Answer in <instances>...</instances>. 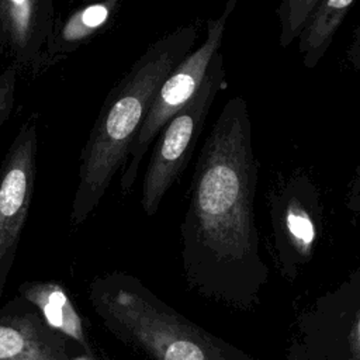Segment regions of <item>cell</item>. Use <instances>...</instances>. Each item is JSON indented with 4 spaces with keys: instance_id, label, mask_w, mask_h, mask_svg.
Returning a JSON list of instances; mask_svg holds the SVG:
<instances>
[{
    "instance_id": "obj_17",
    "label": "cell",
    "mask_w": 360,
    "mask_h": 360,
    "mask_svg": "<svg viewBox=\"0 0 360 360\" xmlns=\"http://www.w3.org/2000/svg\"><path fill=\"white\" fill-rule=\"evenodd\" d=\"M87 1H94V0H84V3H87Z\"/></svg>"
},
{
    "instance_id": "obj_18",
    "label": "cell",
    "mask_w": 360,
    "mask_h": 360,
    "mask_svg": "<svg viewBox=\"0 0 360 360\" xmlns=\"http://www.w3.org/2000/svg\"><path fill=\"white\" fill-rule=\"evenodd\" d=\"M77 360H79V359H77ZM80 360H83V359H80Z\"/></svg>"
},
{
    "instance_id": "obj_7",
    "label": "cell",
    "mask_w": 360,
    "mask_h": 360,
    "mask_svg": "<svg viewBox=\"0 0 360 360\" xmlns=\"http://www.w3.org/2000/svg\"><path fill=\"white\" fill-rule=\"evenodd\" d=\"M239 0H226L219 15L207 21V37L194 51L188 52L160 84L146 118L132 142L127 165L121 172V193L128 194L138 177L141 163L163 125L183 108L198 90L215 52L221 51L228 20Z\"/></svg>"
},
{
    "instance_id": "obj_12",
    "label": "cell",
    "mask_w": 360,
    "mask_h": 360,
    "mask_svg": "<svg viewBox=\"0 0 360 360\" xmlns=\"http://www.w3.org/2000/svg\"><path fill=\"white\" fill-rule=\"evenodd\" d=\"M20 292L39 311L51 329L75 340L87 353H91L80 314L75 309L69 295L59 284L52 281L27 283L20 288Z\"/></svg>"
},
{
    "instance_id": "obj_3",
    "label": "cell",
    "mask_w": 360,
    "mask_h": 360,
    "mask_svg": "<svg viewBox=\"0 0 360 360\" xmlns=\"http://www.w3.org/2000/svg\"><path fill=\"white\" fill-rule=\"evenodd\" d=\"M90 300L105 328L149 360H262L193 322L131 274L97 280Z\"/></svg>"
},
{
    "instance_id": "obj_13",
    "label": "cell",
    "mask_w": 360,
    "mask_h": 360,
    "mask_svg": "<svg viewBox=\"0 0 360 360\" xmlns=\"http://www.w3.org/2000/svg\"><path fill=\"white\" fill-rule=\"evenodd\" d=\"M356 0H319L305 28L300 34L298 52L305 68H315L325 56L347 11Z\"/></svg>"
},
{
    "instance_id": "obj_15",
    "label": "cell",
    "mask_w": 360,
    "mask_h": 360,
    "mask_svg": "<svg viewBox=\"0 0 360 360\" xmlns=\"http://www.w3.org/2000/svg\"><path fill=\"white\" fill-rule=\"evenodd\" d=\"M346 60L356 72L360 73V21L353 30V34L346 51ZM345 205L349 214L352 215L353 222L360 224V160L347 184Z\"/></svg>"
},
{
    "instance_id": "obj_6",
    "label": "cell",
    "mask_w": 360,
    "mask_h": 360,
    "mask_svg": "<svg viewBox=\"0 0 360 360\" xmlns=\"http://www.w3.org/2000/svg\"><path fill=\"white\" fill-rule=\"evenodd\" d=\"M287 360H360V267L297 314Z\"/></svg>"
},
{
    "instance_id": "obj_14",
    "label": "cell",
    "mask_w": 360,
    "mask_h": 360,
    "mask_svg": "<svg viewBox=\"0 0 360 360\" xmlns=\"http://www.w3.org/2000/svg\"><path fill=\"white\" fill-rule=\"evenodd\" d=\"M318 3L319 0H280L277 7L278 42L283 48L290 46L300 37Z\"/></svg>"
},
{
    "instance_id": "obj_1",
    "label": "cell",
    "mask_w": 360,
    "mask_h": 360,
    "mask_svg": "<svg viewBox=\"0 0 360 360\" xmlns=\"http://www.w3.org/2000/svg\"><path fill=\"white\" fill-rule=\"evenodd\" d=\"M259 165L242 96L229 98L200 149L180 225L186 284L198 295L252 311L269 283L255 198Z\"/></svg>"
},
{
    "instance_id": "obj_2",
    "label": "cell",
    "mask_w": 360,
    "mask_h": 360,
    "mask_svg": "<svg viewBox=\"0 0 360 360\" xmlns=\"http://www.w3.org/2000/svg\"><path fill=\"white\" fill-rule=\"evenodd\" d=\"M198 28L183 24L153 41L107 94L79 158L70 221L83 224L124 169L152 101L167 75L193 51Z\"/></svg>"
},
{
    "instance_id": "obj_10",
    "label": "cell",
    "mask_w": 360,
    "mask_h": 360,
    "mask_svg": "<svg viewBox=\"0 0 360 360\" xmlns=\"http://www.w3.org/2000/svg\"><path fill=\"white\" fill-rule=\"evenodd\" d=\"M0 360H68L66 342L32 314L0 316Z\"/></svg>"
},
{
    "instance_id": "obj_16",
    "label": "cell",
    "mask_w": 360,
    "mask_h": 360,
    "mask_svg": "<svg viewBox=\"0 0 360 360\" xmlns=\"http://www.w3.org/2000/svg\"><path fill=\"white\" fill-rule=\"evenodd\" d=\"M18 72L20 68L14 62L0 72V125L7 121L13 111Z\"/></svg>"
},
{
    "instance_id": "obj_8",
    "label": "cell",
    "mask_w": 360,
    "mask_h": 360,
    "mask_svg": "<svg viewBox=\"0 0 360 360\" xmlns=\"http://www.w3.org/2000/svg\"><path fill=\"white\" fill-rule=\"evenodd\" d=\"M38 114L20 127L0 167V291L24 229L37 179Z\"/></svg>"
},
{
    "instance_id": "obj_4",
    "label": "cell",
    "mask_w": 360,
    "mask_h": 360,
    "mask_svg": "<svg viewBox=\"0 0 360 360\" xmlns=\"http://www.w3.org/2000/svg\"><path fill=\"white\" fill-rule=\"evenodd\" d=\"M270 253L283 278L294 283L312 262L323 229L318 184L302 170L280 177L269 191Z\"/></svg>"
},
{
    "instance_id": "obj_11",
    "label": "cell",
    "mask_w": 360,
    "mask_h": 360,
    "mask_svg": "<svg viewBox=\"0 0 360 360\" xmlns=\"http://www.w3.org/2000/svg\"><path fill=\"white\" fill-rule=\"evenodd\" d=\"M120 6L121 0H94L83 3L63 18H56L46 45V66H53L104 31Z\"/></svg>"
},
{
    "instance_id": "obj_9",
    "label": "cell",
    "mask_w": 360,
    "mask_h": 360,
    "mask_svg": "<svg viewBox=\"0 0 360 360\" xmlns=\"http://www.w3.org/2000/svg\"><path fill=\"white\" fill-rule=\"evenodd\" d=\"M56 18L52 0H0V55L7 51L20 70H46V45Z\"/></svg>"
},
{
    "instance_id": "obj_5",
    "label": "cell",
    "mask_w": 360,
    "mask_h": 360,
    "mask_svg": "<svg viewBox=\"0 0 360 360\" xmlns=\"http://www.w3.org/2000/svg\"><path fill=\"white\" fill-rule=\"evenodd\" d=\"M224 84V56L218 51L195 94L163 125L153 141L141 194V205L146 215L156 214L169 188L188 166L212 103Z\"/></svg>"
}]
</instances>
